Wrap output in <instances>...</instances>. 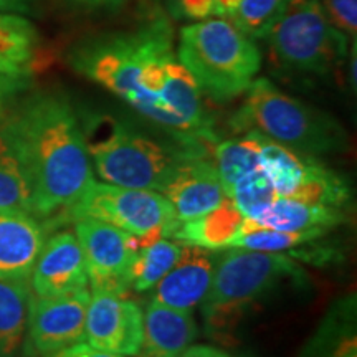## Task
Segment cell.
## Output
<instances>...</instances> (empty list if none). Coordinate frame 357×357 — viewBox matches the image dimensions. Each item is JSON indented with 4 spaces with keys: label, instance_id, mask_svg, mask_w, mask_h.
<instances>
[{
    "label": "cell",
    "instance_id": "cell-1",
    "mask_svg": "<svg viewBox=\"0 0 357 357\" xmlns=\"http://www.w3.org/2000/svg\"><path fill=\"white\" fill-rule=\"evenodd\" d=\"M68 65L174 139L207 147L218 141L204 95L178 61L164 13L134 29L79 40L68 52Z\"/></svg>",
    "mask_w": 357,
    "mask_h": 357
},
{
    "label": "cell",
    "instance_id": "cell-2",
    "mask_svg": "<svg viewBox=\"0 0 357 357\" xmlns=\"http://www.w3.org/2000/svg\"><path fill=\"white\" fill-rule=\"evenodd\" d=\"M0 141L20 164L47 230L96 181L82 119L60 93L20 98L0 126Z\"/></svg>",
    "mask_w": 357,
    "mask_h": 357
},
{
    "label": "cell",
    "instance_id": "cell-3",
    "mask_svg": "<svg viewBox=\"0 0 357 357\" xmlns=\"http://www.w3.org/2000/svg\"><path fill=\"white\" fill-rule=\"evenodd\" d=\"M93 171L102 182L162 194L185 159L211 154L212 147L154 137L121 119L95 116L83 123Z\"/></svg>",
    "mask_w": 357,
    "mask_h": 357
},
{
    "label": "cell",
    "instance_id": "cell-4",
    "mask_svg": "<svg viewBox=\"0 0 357 357\" xmlns=\"http://www.w3.org/2000/svg\"><path fill=\"white\" fill-rule=\"evenodd\" d=\"M245 93V101L229 121L236 134L258 132L316 159L349 147V136L334 116L287 95L268 78H255Z\"/></svg>",
    "mask_w": 357,
    "mask_h": 357
},
{
    "label": "cell",
    "instance_id": "cell-5",
    "mask_svg": "<svg viewBox=\"0 0 357 357\" xmlns=\"http://www.w3.org/2000/svg\"><path fill=\"white\" fill-rule=\"evenodd\" d=\"M176 50L200 93L217 102L245 95L261 68L255 40L222 17L182 26Z\"/></svg>",
    "mask_w": 357,
    "mask_h": 357
},
{
    "label": "cell",
    "instance_id": "cell-6",
    "mask_svg": "<svg viewBox=\"0 0 357 357\" xmlns=\"http://www.w3.org/2000/svg\"><path fill=\"white\" fill-rule=\"evenodd\" d=\"M305 270L287 253L225 248L217 255L208 291L200 311L212 336H225L245 312L288 280L300 281Z\"/></svg>",
    "mask_w": 357,
    "mask_h": 357
},
{
    "label": "cell",
    "instance_id": "cell-7",
    "mask_svg": "<svg viewBox=\"0 0 357 357\" xmlns=\"http://www.w3.org/2000/svg\"><path fill=\"white\" fill-rule=\"evenodd\" d=\"M261 40L281 68L311 77L336 70L351 47V38L333 24L318 0H291Z\"/></svg>",
    "mask_w": 357,
    "mask_h": 357
},
{
    "label": "cell",
    "instance_id": "cell-8",
    "mask_svg": "<svg viewBox=\"0 0 357 357\" xmlns=\"http://www.w3.org/2000/svg\"><path fill=\"white\" fill-rule=\"evenodd\" d=\"M96 218L126 231L139 243L171 238L181 220L166 195L155 190L129 189L95 181L70 208L50 223L48 230Z\"/></svg>",
    "mask_w": 357,
    "mask_h": 357
},
{
    "label": "cell",
    "instance_id": "cell-9",
    "mask_svg": "<svg viewBox=\"0 0 357 357\" xmlns=\"http://www.w3.org/2000/svg\"><path fill=\"white\" fill-rule=\"evenodd\" d=\"M250 134L260 169L271 181L276 197L305 200L351 211L349 182L319 159L303 155L280 146L258 132Z\"/></svg>",
    "mask_w": 357,
    "mask_h": 357
},
{
    "label": "cell",
    "instance_id": "cell-10",
    "mask_svg": "<svg viewBox=\"0 0 357 357\" xmlns=\"http://www.w3.org/2000/svg\"><path fill=\"white\" fill-rule=\"evenodd\" d=\"M93 291L131 293L132 268L139 242L126 231L96 218L75 222Z\"/></svg>",
    "mask_w": 357,
    "mask_h": 357
},
{
    "label": "cell",
    "instance_id": "cell-11",
    "mask_svg": "<svg viewBox=\"0 0 357 357\" xmlns=\"http://www.w3.org/2000/svg\"><path fill=\"white\" fill-rule=\"evenodd\" d=\"M89 289L63 296L32 293L22 344L24 357H45L84 342V319Z\"/></svg>",
    "mask_w": 357,
    "mask_h": 357
},
{
    "label": "cell",
    "instance_id": "cell-12",
    "mask_svg": "<svg viewBox=\"0 0 357 357\" xmlns=\"http://www.w3.org/2000/svg\"><path fill=\"white\" fill-rule=\"evenodd\" d=\"M144 311L129 294L89 291L84 342L96 349L134 357L141 351Z\"/></svg>",
    "mask_w": 357,
    "mask_h": 357
},
{
    "label": "cell",
    "instance_id": "cell-13",
    "mask_svg": "<svg viewBox=\"0 0 357 357\" xmlns=\"http://www.w3.org/2000/svg\"><path fill=\"white\" fill-rule=\"evenodd\" d=\"M30 287L35 296H63L88 289L86 265L75 231L47 236L30 275Z\"/></svg>",
    "mask_w": 357,
    "mask_h": 357
},
{
    "label": "cell",
    "instance_id": "cell-14",
    "mask_svg": "<svg viewBox=\"0 0 357 357\" xmlns=\"http://www.w3.org/2000/svg\"><path fill=\"white\" fill-rule=\"evenodd\" d=\"M162 194L181 222L205 215L227 199L211 154L185 159Z\"/></svg>",
    "mask_w": 357,
    "mask_h": 357
},
{
    "label": "cell",
    "instance_id": "cell-15",
    "mask_svg": "<svg viewBox=\"0 0 357 357\" xmlns=\"http://www.w3.org/2000/svg\"><path fill=\"white\" fill-rule=\"evenodd\" d=\"M218 252L184 245V252L172 270L159 281L153 300L178 311H194L208 291Z\"/></svg>",
    "mask_w": 357,
    "mask_h": 357
},
{
    "label": "cell",
    "instance_id": "cell-16",
    "mask_svg": "<svg viewBox=\"0 0 357 357\" xmlns=\"http://www.w3.org/2000/svg\"><path fill=\"white\" fill-rule=\"evenodd\" d=\"M47 236L38 218L0 213V280L29 281Z\"/></svg>",
    "mask_w": 357,
    "mask_h": 357
},
{
    "label": "cell",
    "instance_id": "cell-17",
    "mask_svg": "<svg viewBox=\"0 0 357 357\" xmlns=\"http://www.w3.org/2000/svg\"><path fill=\"white\" fill-rule=\"evenodd\" d=\"M142 311V344L134 357H178L199 336V326L192 311L174 310L153 298Z\"/></svg>",
    "mask_w": 357,
    "mask_h": 357
},
{
    "label": "cell",
    "instance_id": "cell-18",
    "mask_svg": "<svg viewBox=\"0 0 357 357\" xmlns=\"http://www.w3.org/2000/svg\"><path fill=\"white\" fill-rule=\"evenodd\" d=\"M298 357H357L356 294H346L328 307Z\"/></svg>",
    "mask_w": 357,
    "mask_h": 357
},
{
    "label": "cell",
    "instance_id": "cell-19",
    "mask_svg": "<svg viewBox=\"0 0 357 357\" xmlns=\"http://www.w3.org/2000/svg\"><path fill=\"white\" fill-rule=\"evenodd\" d=\"M351 211L333 205L276 197L248 220L275 230H334L349 222Z\"/></svg>",
    "mask_w": 357,
    "mask_h": 357
},
{
    "label": "cell",
    "instance_id": "cell-20",
    "mask_svg": "<svg viewBox=\"0 0 357 357\" xmlns=\"http://www.w3.org/2000/svg\"><path fill=\"white\" fill-rule=\"evenodd\" d=\"M40 52L42 38L37 26L19 13L0 12V73L32 77Z\"/></svg>",
    "mask_w": 357,
    "mask_h": 357
},
{
    "label": "cell",
    "instance_id": "cell-21",
    "mask_svg": "<svg viewBox=\"0 0 357 357\" xmlns=\"http://www.w3.org/2000/svg\"><path fill=\"white\" fill-rule=\"evenodd\" d=\"M245 222L242 212L234 202L225 199L212 212L192 220L181 222L171 238L184 245H194L213 252L230 248Z\"/></svg>",
    "mask_w": 357,
    "mask_h": 357
},
{
    "label": "cell",
    "instance_id": "cell-22",
    "mask_svg": "<svg viewBox=\"0 0 357 357\" xmlns=\"http://www.w3.org/2000/svg\"><path fill=\"white\" fill-rule=\"evenodd\" d=\"M30 298V280H0V357H19L22 352Z\"/></svg>",
    "mask_w": 357,
    "mask_h": 357
},
{
    "label": "cell",
    "instance_id": "cell-23",
    "mask_svg": "<svg viewBox=\"0 0 357 357\" xmlns=\"http://www.w3.org/2000/svg\"><path fill=\"white\" fill-rule=\"evenodd\" d=\"M329 230L311 229V230H275L261 227L258 223L245 218L238 235L231 242L230 248L260 250V252L287 253L293 257L294 250L306 245H314L323 238Z\"/></svg>",
    "mask_w": 357,
    "mask_h": 357
},
{
    "label": "cell",
    "instance_id": "cell-24",
    "mask_svg": "<svg viewBox=\"0 0 357 357\" xmlns=\"http://www.w3.org/2000/svg\"><path fill=\"white\" fill-rule=\"evenodd\" d=\"M184 252V243L172 238H158L139 243L136 261L132 268L131 291H151L178 261Z\"/></svg>",
    "mask_w": 357,
    "mask_h": 357
},
{
    "label": "cell",
    "instance_id": "cell-25",
    "mask_svg": "<svg viewBox=\"0 0 357 357\" xmlns=\"http://www.w3.org/2000/svg\"><path fill=\"white\" fill-rule=\"evenodd\" d=\"M211 155L227 199L240 178L260 167L255 144L250 134H240L238 137L217 141L212 146Z\"/></svg>",
    "mask_w": 357,
    "mask_h": 357
},
{
    "label": "cell",
    "instance_id": "cell-26",
    "mask_svg": "<svg viewBox=\"0 0 357 357\" xmlns=\"http://www.w3.org/2000/svg\"><path fill=\"white\" fill-rule=\"evenodd\" d=\"M0 213L35 217L32 194L20 164L2 141H0Z\"/></svg>",
    "mask_w": 357,
    "mask_h": 357
},
{
    "label": "cell",
    "instance_id": "cell-27",
    "mask_svg": "<svg viewBox=\"0 0 357 357\" xmlns=\"http://www.w3.org/2000/svg\"><path fill=\"white\" fill-rule=\"evenodd\" d=\"M289 3L291 0H240L234 15L227 20L238 26L250 38L261 40Z\"/></svg>",
    "mask_w": 357,
    "mask_h": 357
},
{
    "label": "cell",
    "instance_id": "cell-28",
    "mask_svg": "<svg viewBox=\"0 0 357 357\" xmlns=\"http://www.w3.org/2000/svg\"><path fill=\"white\" fill-rule=\"evenodd\" d=\"M275 199L276 194L271 181L260 167L240 178L229 195V200L234 202L245 218H252Z\"/></svg>",
    "mask_w": 357,
    "mask_h": 357
},
{
    "label": "cell",
    "instance_id": "cell-29",
    "mask_svg": "<svg viewBox=\"0 0 357 357\" xmlns=\"http://www.w3.org/2000/svg\"><path fill=\"white\" fill-rule=\"evenodd\" d=\"M318 2L333 24L351 40H356L357 0H318Z\"/></svg>",
    "mask_w": 357,
    "mask_h": 357
},
{
    "label": "cell",
    "instance_id": "cell-30",
    "mask_svg": "<svg viewBox=\"0 0 357 357\" xmlns=\"http://www.w3.org/2000/svg\"><path fill=\"white\" fill-rule=\"evenodd\" d=\"M30 86H32V77L0 73V126L10 114L22 95L29 91Z\"/></svg>",
    "mask_w": 357,
    "mask_h": 357
},
{
    "label": "cell",
    "instance_id": "cell-31",
    "mask_svg": "<svg viewBox=\"0 0 357 357\" xmlns=\"http://www.w3.org/2000/svg\"><path fill=\"white\" fill-rule=\"evenodd\" d=\"M169 15L176 20H205L213 17V0H166Z\"/></svg>",
    "mask_w": 357,
    "mask_h": 357
},
{
    "label": "cell",
    "instance_id": "cell-32",
    "mask_svg": "<svg viewBox=\"0 0 357 357\" xmlns=\"http://www.w3.org/2000/svg\"><path fill=\"white\" fill-rule=\"evenodd\" d=\"M45 357H124V356L96 349V347L89 346L88 342H78V344L65 347V349L56 351L53 352V354L45 356Z\"/></svg>",
    "mask_w": 357,
    "mask_h": 357
},
{
    "label": "cell",
    "instance_id": "cell-33",
    "mask_svg": "<svg viewBox=\"0 0 357 357\" xmlns=\"http://www.w3.org/2000/svg\"><path fill=\"white\" fill-rule=\"evenodd\" d=\"M178 357H231L229 352L218 349L213 346H205V344H192L182 352Z\"/></svg>",
    "mask_w": 357,
    "mask_h": 357
},
{
    "label": "cell",
    "instance_id": "cell-34",
    "mask_svg": "<svg viewBox=\"0 0 357 357\" xmlns=\"http://www.w3.org/2000/svg\"><path fill=\"white\" fill-rule=\"evenodd\" d=\"M37 0H0V12L2 13H26L30 12Z\"/></svg>",
    "mask_w": 357,
    "mask_h": 357
},
{
    "label": "cell",
    "instance_id": "cell-35",
    "mask_svg": "<svg viewBox=\"0 0 357 357\" xmlns=\"http://www.w3.org/2000/svg\"><path fill=\"white\" fill-rule=\"evenodd\" d=\"M71 2L88 8H116L123 6L124 0H71Z\"/></svg>",
    "mask_w": 357,
    "mask_h": 357
}]
</instances>
